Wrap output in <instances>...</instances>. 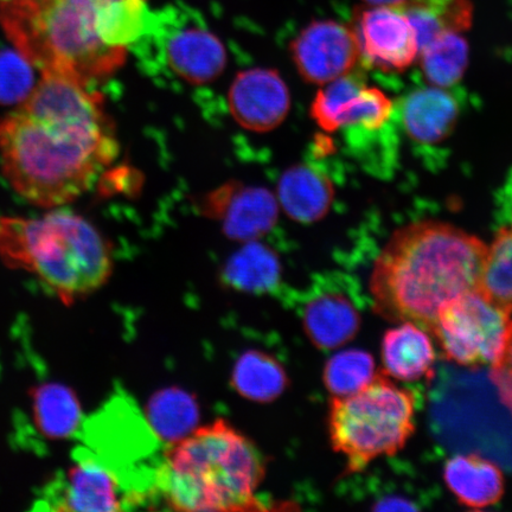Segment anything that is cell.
I'll return each instance as SVG.
<instances>
[{
	"label": "cell",
	"instance_id": "cell-1",
	"mask_svg": "<svg viewBox=\"0 0 512 512\" xmlns=\"http://www.w3.org/2000/svg\"><path fill=\"white\" fill-rule=\"evenodd\" d=\"M118 151L101 94L72 76L43 74L23 105L0 123L4 175L41 207L81 196Z\"/></svg>",
	"mask_w": 512,
	"mask_h": 512
},
{
	"label": "cell",
	"instance_id": "cell-2",
	"mask_svg": "<svg viewBox=\"0 0 512 512\" xmlns=\"http://www.w3.org/2000/svg\"><path fill=\"white\" fill-rule=\"evenodd\" d=\"M150 14L146 0H0V24L32 66L86 85L124 66Z\"/></svg>",
	"mask_w": 512,
	"mask_h": 512
},
{
	"label": "cell",
	"instance_id": "cell-3",
	"mask_svg": "<svg viewBox=\"0 0 512 512\" xmlns=\"http://www.w3.org/2000/svg\"><path fill=\"white\" fill-rule=\"evenodd\" d=\"M486 253L482 240L448 223L396 230L370 275L374 311L431 332L441 307L478 288Z\"/></svg>",
	"mask_w": 512,
	"mask_h": 512
},
{
	"label": "cell",
	"instance_id": "cell-4",
	"mask_svg": "<svg viewBox=\"0 0 512 512\" xmlns=\"http://www.w3.org/2000/svg\"><path fill=\"white\" fill-rule=\"evenodd\" d=\"M266 462L253 441L224 420L175 441L156 472L163 503L178 511L265 510L256 498Z\"/></svg>",
	"mask_w": 512,
	"mask_h": 512
},
{
	"label": "cell",
	"instance_id": "cell-5",
	"mask_svg": "<svg viewBox=\"0 0 512 512\" xmlns=\"http://www.w3.org/2000/svg\"><path fill=\"white\" fill-rule=\"evenodd\" d=\"M0 259L35 274L66 305L98 291L113 271L111 246L91 223L69 211L40 219H0Z\"/></svg>",
	"mask_w": 512,
	"mask_h": 512
},
{
	"label": "cell",
	"instance_id": "cell-6",
	"mask_svg": "<svg viewBox=\"0 0 512 512\" xmlns=\"http://www.w3.org/2000/svg\"><path fill=\"white\" fill-rule=\"evenodd\" d=\"M415 395L386 374L347 396H332L328 428L332 447L347 459V472L367 469L374 460L394 456L415 431Z\"/></svg>",
	"mask_w": 512,
	"mask_h": 512
},
{
	"label": "cell",
	"instance_id": "cell-7",
	"mask_svg": "<svg viewBox=\"0 0 512 512\" xmlns=\"http://www.w3.org/2000/svg\"><path fill=\"white\" fill-rule=\"evenodd\" d=\"M131 48L143 61L162 64L172 76L194 86L220 78L227 64L220 38L198 12L183 5L151 10L145 34Z\"/></svg>",
	"mask_w": 512,
	"mask_h": 512
},
{
	"label": "cell",
	"instance_id": "cell-8",
	"mask_svg": "<svg viewBox=\"0 0 512 512\" xmlns=\"http://www.w3.org/2000/svg\"><path fill=\"white\" fill-rule=\"evenodd\" d=\"M510 322V313L476 288L441 307L431 332L448 361L464 367H492Z\"/></svg>",
	"mask_w": 512,
	"mask_h": 512
},
{
	"label": "cell",
	"instance_id": "cell-9",
	"mask_svg": "<svg viewBox=\"0 0 512 512\" xmlns=\"http://www.w3.org/2000/svg\"><path fill=\"white\" fill-rule=\"evenodd\" d=\"M130 503L119 477L86 448L75 454V463L43 489L35 509L47 511H121Z\"/></svg>",
	"mask_w": 512,
	"mask_h": 512
},
{
	"label": "cell",
	"instance_id": "cell-10",
	"mask_svg": "<svg viewBox=\"0 0 512 512\" xmlns=\"http://www.w3.org/2000/svg\"><path fill=\"white\" fill-rule=\"evenodd\" d=\"M290 49L300 76L312 85L324 86L342 78L361 59L354 29L331 19L306 25Z\"/></svg>",
	"mask_w": 512,
	"mask_h": 512
},
{
	"label": "cell",
	"instance_id": "cell-11",
	"mask_svg": "<svg viewBox=\"0 0 512 512\" xmlns=\"http://www.w3.org/2000/svg\"><path fill=\"white\" fill-rule=\"evenodd\" d=\"M354 31L362 59L383 72H403L419 56L416 31L398 5L361 10Z\"/></svg>",
	"mask_w": 512,
	"mask_h": 512
},
{
	"label": "cell",
	"instance_id": "cell-12",
	"mask_svg": "<svg viewBox=\"0 0 512 512\" xmlns=\"http://www.w3.org/2000/svg\"><path fill=\"white\" fill-rule=\"evenodd\" d=\"M201 213L220 221L224 234L238 241H254L275 226L279 203L271 191L228 182L204 196Z\"/></svg>",
	"mask_w": 512,
	"mask_h": 512
},
{
	"label": "cell",
	"instance_id": "cell-13",
	"mask_svg": "<svg viewBox=\"0 0 512 512\" xmlns=\"http://www.w3.org/2000/svg\"><path fill=\"white\" fill-rule=\"evenodd\" d=\"M230 113L248 131L265 133L284 123L291 107L286 83L273 69L254 68L236 75L229 89Z\"/></svg>",
	"mask_w": 512,
	"mask_h": 512
},
{
	"label": "cell",
	"instance_id": "cell-14",
	"mask_svg": "<svg viewBox=\"0 0 512 512\" xmlns=\"http://www.w3.org/2000/svg\"><path fill=\"white\" fill-rule=\"evenodd\" d=\"M400 115L403 128L415 143H443L456 127L459 104L452 93L440 87L418 89L403 100Z\"/></svg>",
	"mask_w": 512,
	"mask_h": 512
},
{
	"label": "cell",
	"instance_id": "cell-15",
	"mask_svg": "<svg viewBox=\"0 0 512 512\" xmlns=\"http://www.w3.org/2000/svg\"><path fill=\"white\" fill-rule=\"evenodd\" d=\"M444 478L458 503L473 510L494 507L504 495L502 470L478 454H459L447 460Z\"/></svg>",
	"mask_w": 512,
	"mask_h": 512
},
{
	"label": "cell",
	"instance_id": "cell-16",
	"mask_svg": "<svg viewBox=\"0 0 512 512\" xmlns=\"http://www.w3.org/2000/svg\"><path fill=\"white\" fill-rule=\"evenodd\" d=\"M334 194L330 179L304 164L286 170L278 184V203L288 217L302 223L322 220L329 213Z\"/></svg>",
	"mask_w": 512,
	"mask_h": 512
},
{
	"label": "cell",
	"instance_id": "cell-17",
	"mask_svg": "<svg viewBox=\"0 0 512 512\" xmlns=\"http://www.w3.org/2000/svg\"><path fill=\"white\" fill-rule=\"evenodd\" d=\"M384 374L403 382L425 379L433 373L435 351L424 329L402 323L387 331L382 341Z\"/></svg>",
	"mask_w": 512,
	"mask_h": 512
},
{
	"label": "cell",
	"instance_id": "cell-18",
	"mask_svg": "<svg viewBox=\"0 0 512 512\" xmlns=\"http://www.w3.org/2000/svg\"><path fill=\"white\" fill-rule=\"evenodd\" d=\"M361 326V316L341 293L313 298L304 310V328L320 349H336L351 341Z\"/></svg>",
	"mask_w": 512,
	"mask_h": 512
},
{
	"label": "cell",
	"instance_id": "cell-19",
	"mask_svg": "<svg viewBox=\"0 0 512 512\" xmlns=\"http://www.w3.org/2000/svg\"><path fill=\"white\" fill-rule=\"evenodd\" d=\"M32 419L42 437H72L81 424V408L72 389L61 383H43L31 390Z\"/></svg>",
	"mask_w": 512,
	"mask_h": 512
},
{
	"label": "cell",
	"instance_id": "cell-20",
	"mask_svg": "<svg viewBox=\"0 0 512 512\" xmlns=\"http://www.w3.org/2000/svg\"><path fill=\"white\" fill-rule=\"evenodd\" d=\"M398 6L411 21L420 49L447 32L463 34L475 11L470 0H405Z\"/></svg>",
	"mask_w": 512,
	"mask_h": 512
},
{
	"label": "cell",
	"instance_id": "cell-21",
	"mask_svg": "<svg viewBox=\"0 0 512 512\" xmlns=\"http://www.w3.org/2000/svg\"><path fill=\"white\" fill-rule=\"evenodd\" d=\"M422 73L430 85L447 88L463 78L469 63V44L462 34L447 32L419 51Z\"/></svg>",
	"mask_w": 512,
	"mask_h": 512
},
{
	"label": "cell",
	"instance_id": "cell-22",
	"mask_svg": "<svg viewBox=\"0 0 512 512\" xmlns=\"http://www.w3.org/2000/svg\"><path fill=\"white\" fill-rule=\"evenodd\" d=\"M478 290L512 316V226H505L488 247Z\"/></svg>",
	"mask_w": 512,
	"mask_h": 512
},
{
	"label": "cell",
	"instance_id": "cell-23",
	"mask_svg": "<svg viewBox=\"0 0 512 512\" xmlns=\"http://www.w3.org/2000/svg\"><path fill=\"white\" fill-rule=\"evenodd\" d=\"M280 264L270 248L258 242L248 245L229 259L224 277L230 284L243 290H260L278 280Z\"/></svg>",
	"mask_w": 512,
	"mask_h": 512
},
{
	"label": "cell",
	"instance_id": "cell-24",
	"mask_svg": "<svg viewBox=\"0 0 512 512\" xmlns=\"http://www.w3.org/2000/svg\"><path fill=\"white\" fill-rule=\"evenodd\" d=\"M236 388L248 399L270 400L283 392L286 375L283 368L261 352L243 355L234 371Z\"/></svg>",
	"mask_w": 512,
	"mask_h": 512
},
{
	"label": "cell",
	"instance_id": "cell-25",
	"mask_svg": "<svg viewBox=\"0 0 512 512\" xmlns=\"http://www.w3.org/2000/svg\"><path fill=\"white\" fill-rule=\"evenodd\" d=\"M373 356L363 350H347L330 358L324 370V382L332 396H347L358 392L373 380Z\"/></svg>",
	"mask_w": 512,
	"mask_h": 512
},
{
	"label": "cell",
	"instance_id": "cell-26",
	"mask_svg": "<svg viewBox=\"0 0 512 512\" xmlns=\"http://www.w3.org/2000/svg\"><path fill=\"white\" fill-rule=\"evenodd\" d=\"M366 85L362 75L351 73L326 83L312 102L313 120L325 132L341 130L343 115L347 112L355 95Z\"/></svg>",
	"mask_w": 512,
	"mask_h": 512
},
{
	"label": "cell",
	"instance_id": "cell-27",
	"mask_svg": "<svg viewBox=\"0 0 512 512\" xmlns=\"http://www.w3.org/2000/svg\"><path fill=\"white\" fill-rule=\"evenodd\" d=\"M152 420L164 437L181 439L192 424L196 411L188 396L179 392H166L152 403Z\"/></svg>",
	"mask_w": 512,
	"mask_h": 512
},
{
	"label": "cell",
	"instance_id": "cell-28",
	"mask_svg": "<svg viewBox=\"0 0 512 512\" xmlns=\"http://www.w3.org/2000/svg\"><path fill=\"white\" fill-rule=\"evenodd\" d=\"M30 64L21 53L0 51V104L15 105L29 98L34 91Z\"/></svg>",
	"mask_w": 512,
	"mask_h": 512
},
{
	"label": "cell",
	"instance_id": "cell-29",
	"mask_svg": "<svg viewBox=\"0 0 512 512\" xmlns=\"http://www.w3.org/2000/svg\"><path fill=\"white\" fill-rule=\"evenodd\" d=\"M492 380H494L499 393L512 390V320L509 324L507 336L498 360L492 366Z\"/></svg>",
	"mask_w": 512,
	"mask_h": 512
},
{
	"label": "cell",
	"instance_id": "cell-30",
	"mask_svg": "<svg viewBox=\"0 0 512 512\" xmlns=\"http://www.w3.org/2000/svg\"><path fill=\"white\" fill-rule=\"evenodd\" d=\"M497 209L503 222L507 226H512V171L498 192Z\"/></svg>",
	"mask_w": 512,
	"mask_h": 512
},
{
	"label": "cell",
	"instance_id": "cell-31",
	"mask_svg": "<svg viewBox=\"0 0 512 512\" xmlns=\"http://www.w3.org/2000/svg\"><path fill=\"white\" fill-rule=\"evenodd\" d=\"M364 3L369 6H380V5H398L405 0H363Z\"/></svg>",
	"mask_w": 512,
	"mask_h": 512
}]
</instances>
